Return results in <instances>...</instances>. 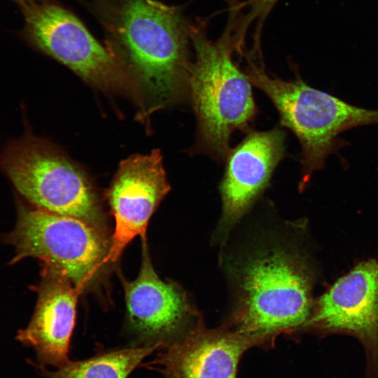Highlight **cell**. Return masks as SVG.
Listing matches in <instances>:
<instances>
[{"label":"cell","instance_id":"cell-3","mask_svg":"<svg viewBox=\"0 0 378 378\" xmlns=\"http://www.w3.org/2000/svg\"><path fill=\"white\" fill-rule=\"evenodd\" d=\"M232 27L216 41L208 39L203 26L189 27L195 52L188 94L197 118L193 150L216 160H226L230 139L248 127L257 114L251 83L232 60Z\"/></svg>","mask_w":378,"mask_h":378},{"label":"cell","instance_id":"cell-12","mask_svg":"<svg viewBox=\"0 0 378 378\" xmlns=\"http://www.w3.org/2000/svg\"><path fill=\"white\" fill-rule=\"evenodd\" d=\"M83 290L62 274L43 267L34 314L16 339L36 353V363L60 368L68 362L78 296Z\"/></svg>","mask_w":378,"mask_h":378},{"label":"cell","instance_id":"cell-8","mask_svg":"<svg viewBox=\"0 0 378 378\" xmlns=\"http://www.w3.org/2000/svg\"><path fill=\"white\" fill-rule=\"evenodd\" d=\"M305 330L354 337L365 355L364 378H378V261L359 262L314 302Z\"/></svg>","mask_w":378,"mask_h":378},{"label":"cell","instance_id":"cell-5","mask_svg":"<svg viewBox=\"0 0 378 378\" xmlns=\"http://www.w3.org/2000/svg\"><path fill=\"white\" fill-rule=\"evenodd\" d=\"M0 169L30 205L81 219L106 232L90 179L49 141L27 132L0 153Z\"/></svg>","mask_w":378,"mask_h":378},{"label":"cell","instance_id":"cell-13","mask_svg":"<svg viewBox=\"0 0 378 378\" xmlns=\"http://www.w3.org/2000/svg\"><path fill=\"white\" fill-rule=\"evenodd\" d=\"M253 346L258 344L251 337L225 325L208 329L201 321L153 363L165 378H237L241 356Z\"/></svg>","mask_w":378,"mask_h":378},{"label":"cell","instance_id":"cell-4","mask_svg":"<svg viewBox=\"0 0 378 378\" xmlns=\"http://www.w3.org/2000/svg\"><path fill=\"white\" fill-rule=\"evenodd\" d=\"M248 80L262 90L276 108L281 124L290 130L302 146L303 188L312 174L323 167L337 147V136L352 127L378 123V110L351 105L309 86L300 78L284 80L271 77L261 65L247 57Z\"/></svg>","mask_w":378,"mask_h":378},{"label":"cell","instance_id":"cell-11","mask_svg":"<svg viewBox=\"0 0 378 378\" xmlns=\"http://www.w3.org/2000/svg\"><path fill=\"white\" fill-rule=\"evenodd\" d=\"M285 132L276 127L250 131L226 158L220 183V233L226 234L270 185L273 172L285 153Z\"/></svg>","mask_w":378,"mask_h":378},{"label":"cell","instance_id":"cell-1","mask_svg":"<svg viewBox=\"0 0 378 378\" xmlns=\"http://www.w3.org/2000/svg\"><path fill=\"white\" fill-rule=\"evenodd\" d=\"M117 55L132 79L139 118L175 104L188 94L189 27L175 6L123 0L108 22Z\"/></svg>","mask_w":378,"mask_h":378},{"label":"cell","instance_id":"cell-9","mask_svg":"<svg viewBox=\"0 0 378 378\" xmlns=\"http://www.w3.org/2000/svg\"><path fill=\"white\" fill-rule=\"evenodd\" d=\"M142 241V262L137 277L122 278L130 324L150 344L169 346L202 321L186 293L172 282L162 280L152 265L146 237Z\"/></svg>","mask_w":378,"mask_h":378},{"label":"cell","instance_id":"cell-16","mask_svg":"<svg viewBox=\"0 0 378 378\" xmlns=\"http://www.w3.org/2000/svg\"><path fill=\"white\" fill-rule=\"evenodd\" d=\"M14 1H15L18 4H19L20 2L27 1V0H14Z\"/></svg>","mask_w":378,"mask_h":378},{"label":"cell","instance_id":"cell-2","mask_svg":"<svg viewBox=\"0 0 378 378\" xmlns=\"http://www.w3.org/2000/svg\"><path fill=\"white\" fill-rule=\"evenodd\" d=\"M236 276L235 307L225 326L266 348L281 334L305 330L314 302L312 274L303 257L282 247L260 249Z\"/></svg>","mask_w":378,"mask_h":378},{"label":"cell","instance_id":"cell-14","mask_svg":"<svg viewBox=\"0 0 378 378\" xmlns=\"http://www.w3.org/2000/svg\"><path fill=\"white\" fill-rule=\"evenodd\" d=\"M161 346L154 344L99 352L83 360H70L55 371L32 360L29 363L46 378H127L146 357Z\"/></svg>","mask_w":378,"mask_h":378},{"label":"cell","instance_id":"cell-10","mask_svg":"<svg viewBox=\"0 0 378 378\" xmlns=\"http://www.w3.org/2000/svg\"><path fill=\"white\" fill-rule=\"evenodd\" d=\"M169 190L159 150L120 164L106 194L115 220L107 263L115 262L134 237H146L151 216Z\"/></svg>","mask_w":378,"mask_h":378},{"label":"cell","instance_id":"cell-7","mask_svg":"<svg viewBox=\"0 0 378 378\" xmlns=\"http://www.w3.org/2000/svg\"><path fill=\"white\" fill-rule=\"evenodd\" d=\"M27 39L88 83L139 102L135 85L110 46L104 47L63 7L45 0L20 2Z\"/></svg>","mask_w":378,"mask_h":378},{"label":"cell","instance_id":"cell-15","mask_svg":"<svg viewBox=\"0 0 378 378\" xmlns=\"http://www.w3.org/2000/svg\"><path fill=\"white\" fill-rule=\"evenodd\" d=\"M279 0H248L244 4L248 8L244 20L248 24L256 23L262 27L266 17Z\"/></svg>","mask_w":378,"mask_h":378},{"label":"cell","instance_id":"cell-6","mask_svg":"<svg viewBox=\"0 0 378 378\" xmlns=\"http://www.w3.org/2000/svg\"><path fill=\"white\" fill-rule=\"evenodd\" d=\"M14 248L10 264L34 258L84 290L107 264L111 240L81 219L52 214L17 200V222L3 236Z\"/></svg>","mask_w":378,"mask_h":378}]
</instances>
